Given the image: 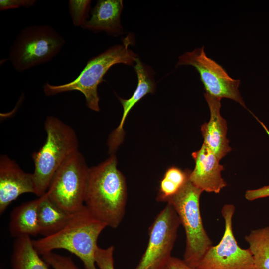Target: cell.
<instances>
[{"label": "cell", "mask_w": 269, "mask_h": 269, "mask_svg": "<svg viewBox=\"0 0 269 269\" xmlns=\"http://www.w3.org/2000/svg\"><path fill=\"white\" fill-rule=\"evenodd\" d=\"M117 165L116 156L112 154L105 161L89 168L84 202L93 216L112 228L121 223L127 198L125 178Z\"/></svg>", "instance_id": "1"}, {"label": "cell", "mask_w": 269, "mask_h": 269, "mask_svg": "<svg viewBox=\"0 0 269 269\" xmlns=\"http://www.w3.org/2000/svg\"><path fill=\"white\" fill-rule=\"evenodd\" d=\"M106 227L105 223L93 216L84 205L60 230L32 240V243L40 255L62 249L78 257L83 262L84 269H99L95 258L98 248L97 240Z\"/></svg>", "instance_id": "2"}, {"label": "cell", "mask_w": 269, "mask_h": 269, "mask_svg": "<svg viewBox=\"0 0 269 269\" xmlns=\"http://www.w3.org/2000/svg\"><path fill=\"white\" fill-rule=\"evenodd\" d=\"M44 128L46 141L42 147L32 155L34 164L33 174L35 193L41 197L48 190L60 167L74 152L79 150V142L74 129L58 118H46Z\"/></svg>", "instance_id": "3"}, {"label": "cell", "mask_w": 269, "mask_h": 269, "mask_svg": "<svg viewBox=\"0 0 269 269\" xmlns=\"http://www.w3.org/2000/svg\"><path fill=\"white\" fill-rule=\"evenodd\" d=\"M133 38L130 34L123 40V43L111 46L99 55L90 59L79 76L69 83L53 85L46 82L43 85L46 96H53L61 93L78 91L85 98L86 106L91 110L100 111L99 97L97 88L103 80L109 69L117 64L132 65L138 55L130 48Z\"/></svg>", "instance_id": "4"}, {"label": "cell", "mask_w": 269, "mask_h": 269, "mask_svg": "<svg viewBox=\"0 0 269 269\" xmlns=\"http://www.w3.org/2000/svg\"><path fill=\"white\" fill-rule=\"evenodd\" d=\"M202 192L189 179L177 193L165 202L174 208L185 230L186 246L183 260L195 268L213 246L201 216L200 198Z\"/></svg>", "instance_id": "5"}, {"label": "cell", "mask_w": 269, "mask_h": 269, "mask_svg": "<svg viewBox=\"0 0 269 269\" xmlns=\"http://www.w3.org/2000/svg\"><path fill=\"white\" fill-rule=\"evenodd\" d=\"M65 43L64 38L51 25L28 26L15 38L8 59L15 71L22 72L51 61Z\"/></svg>", "instance_id": "6"}, {"label": "cell", "mask_w": 269, "mask_h": 269, "mask_svg": "<svg viewBox=\"0 0 269 269\" xmlns=\"http://www.w3.org/2000/svg\"><path fill=\"white\" fill-rule=\"evenodd\" d=\"M89 169L82 154H72L55 174L47 192L48 197L71 214L85 205Z\"/></svg>", "instance_id": "7"}, {"label": "cell", "mask_w": 269, "mask_h": 269, "mask_svg": "<svg viewBox=\"0 0 269 269\" xmlns=\"http://www.w3.org/2000/svg\"><path fill=\"white\" fill-rule=\"evenodd\" d=\"M180 225L175 209L167 204L149 228L147 247L134 269H165L172 257L171 252Z\"/></svg>", "instance_id": "8"}, {"label": "cell", "mask_w": 269, "mask_h": 269, "mask_svg": "<svg viewBox=\"0 0 269 269\" xmlns=\"http://www.w3.org/2000/svg\"><path fill=\"white\" fill-rule=\"evenodd\" d=\"M235 206L225 204L221 210L225 229L219 243L212 246L195 268L196 269H256L249 248H241L234 235L232 220Z\"/></svg>", "instance_id": "9"}, {"label": "cell", "mask_w": 269, "mask_h": 269, "mask_svg": "<svg viewBox=\"0 0 269 269\" xmlns=\"http://www.w3.org/2000/svg\"><path fill=\"white\" fill-rule=\"evenodd\" d=\"M180 65H191L195 68L206 93L220 99H232L247 109L239 90L240 80L230 77L220 64L207 57L204 46L179 56L176 66Z\"/></svg>", "instance_id": "10"}, {"label": "cell", "mask_w": 269, "mask_h": 269, "mask_svg": "<svg viewBox=\"0 0 269 269\" xmlns=\"http://www.w3.org/2000/svg\"><path fill=\"white\" fill-rule=\"evenodd\" d=\"M35 193L32 173L24 172L13 159L6 155L0 157V214L20 195Z\"/></svg>", "instance_id": "11"}, {"label": "cell", "mask_w": 269, "mask_h": 269, "mask_svg": "<svg viewBox=\"0 0 269 269\" xmlns=\"http://www.w3.org/2000/svg\"><path fill=\"white\" fill-rule=\"evenodd\" d=\"M195 167L191 171L189 180L203 192L219 193L227 186L221 176L223 165L214 153L203 143L199 150L192 153Z\"/></svg>", "instance_id": "12"}, {"label": "cell", "mask_w": 269, "mask_h": 269, "mask_svg": "<svg viewBox=\"0 0 269 269\" xmlns=\"http://www.w3.org/2000/svg\"><path fill=\"white\" fill-rule=\"evenodd\" d=\"M134 68L137 76V85L130 98L128 99L119 98L123 109V115L119 125L109 138L108 145L110 152H114L123 141V126L129 112L141 99L148 93H153L156 88L154 71L150 66L137 58Z\"/></svg>", "instance_id": "13"}, {"label": "cell", "mask_w": 269, "mask_h": 269, "mask_svg": "<svg viewBox=\"0 0 269 269\" xmlns=\"http://www.w3.org/2000/svg\"><path fill=\"white\" fill-rule=\"evenodd\" d=\"M204 96L209 108L210 118L201 127L203 143L220 160L232 150L227 138V124L220 114L221 99L207 93Z\"/></svg>", "instance_id": "14"}, {"label": "cell", "mask_w": 269, "mask_h": 269, "mask_svg": "<svg viewBox=\"0 0 269 269\" xmlns=\"http://www.w3.org/2000/svg\"><path fill=\"white\" fill-rule=\"evenodd\" d=\"M123 7L121 0H99L91 10V17L82 27L95 32L104 31L116 36L123 33L120 15Z\"/></svg>", "instance_id": "15"}, {"label": "cell", "mask_w": 269, "mask_h": 269, "mask_svg": "<svg viewBox=\"0 0 269 269\" xmlns=\"http://www.w3.org/2000/svg\"><path fill=\"white\" fill-rule=\"evenodd\" d=\"M42 199V196L13 209L9 223V231L11 236L16 238L35 236L39 234L37 209Z\"/></svg>", "instance_id": "16"}, {"label": "cell", "mask_w": 269, "mask_h": 269, "mask_svg": "<svg viewBox=\"0 0 269 269\" xmlns=\"http://www.w3.org/2000/svg\"><path fill=\"white\" fill-rule=\"evenodd\" d=\"M74 214L60 208L48 197L46 192L37 209L39 234L46 237L57 232L68 223Z\"/></svg>", "instance_id": "17"}, {"label": "cell", "mask_w": 269, "mask_h": 269, "mask_svg": "<svg viewBox=\"0 0 269 269\" xmlns=\"http://www.w3.org/2000/svg\"><path fill=\"white\" fill-rule=\"evenodd\" d=\"M10 263L12 269H49V266L37 252L29 236L15 239Z\"/></svg>", "instance_id": "18"}, {"label": "cell", "mask_w": 269, "mask_h": 269, "mask_svg": "<svg viewBox=\"0 0 269 269\" xmlns=\"http://www.w3.org/2000/svg\"><path fill=\"white\" fill-rule=\"evenodd\" d=\"M256 269H269V226L251 230L245 236Z\"/></svg>", "instance_id": "19"}, {"label": "cell", "mask_w": 269, "mask_h": 269, "mask_svg": "<svg viewBox=\"0 0 269 269\" xmlns=\"http://www.w3.org/2000/svg\"><path fill=\"white\" fill-rule=\"evenodd\" d=\"M191 171L182 170L176 166L168 168L160 181L156 200L165 202L177 193L189 180Z\"/></svg>", "instance_id": "20"}, {"label": "cell", "mask_w": 269, "mask_h": 269, "mask_svg": "<svg viewBox=\"0 0 269 269\" xmlns=\"http://www.w3.org/2000/svg\"><path fill=\"white\" fill-rule=\"evenodd\" d=\"M91 0H70L69 10L73 24L75 27H82L88 20Z\"/></svg>", "instance_id": "21"}, {"label": "cell", "mask_w": 269, "mask_h": 269, "mask_svg": "<svg viewBox=\"0 0 269 269\" xmlns=\"http://www.w3.org/2000/svg\"><path fill=\"white\" fill-rule=\"evenodd\" d=\"M42 258L53 269H81L74 263L71 258L50 252L42 255Z\"/></svg>", "instance_id": "22"}, {"label": "cell", "mask_w": 269, "mask_h": 269, "mask_svg": "<svg viewBox=\"0 0 269 269\" xmlns=\"http://www.w3.org/2000/svg\"><path fill=\"white\" fill-rule=\"evenodd\" d=\"M114 247L106 249L98 247L95 253V262L99 269H115L113 259Z\"/></svg>", "instance_id": "23"}, {"label": "cell", "mask_w": 269, "mask_h": 269, "mask_svg": "<svg viewBox=\"0 0 269 269\" xmlns=\"http://www.w3.org/2000/svg\"><path fill=\"white\" fill-rule=\"evenodd\" d=\"M36 2L35 0H0V10L3 11L22 7L29 8L33 6Z\"/></svg>", "instance_id": "24"}, {"label": "cell", "mask_w": 269, "mask_h": 269, "mask_svg": "<svg viewBox=\"0 0 269 269\" xmlns=\"http://www.w3.org/2000/svg\"><path fill=\"white\" fill-rule=\"evenodd\" d=\"M269 197V185L256 189L248 190L245 194V198L248 201Z\"/></svg>", "instance_id": "25"}, {"label": "cell", "mask_w": 269, "mask_h": 269, "mask_svg": "<svg viewBox=\"0 0 269 269\" xmlns=\"http://www.w3.org/2000/svg\"><path fill=\"white\" fill-rule=\"evenodd\" d=\"M167 269H196L188 265L183 259L171 257L167 264Z\"/></svg>", "instance_id": "26"}, {"label": "cell", "mask_w": 269, "mask_h": 269, "mask_svg": "<svg viewBox=\"0 0 269 269\" xmlns=\"http://www.w3.org/2000/svg\"><path fill=\"white\" fill-rule=\"evenodd\" d=\"M166 269V267L165 269Z\"/></svg>", "instance_id": "27"}]
</instances>
